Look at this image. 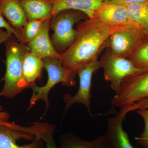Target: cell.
<instances>
[{
  "label": "cell",
  "instance_id": "1",
  "mask_svg": "<svg viewBox=\"0 0 148 148\" xmlns=\"http://www.w3.org/2000/svg\"><path fill=\"white\" fill-rule=\"evenodd\" d=\"M114 29V27L95 17L88 18L77 24L75 41L61 53L59 59L66 71L68 86L75 84L78 68L98 58Z\"/></svg>",
  "mask_w": 148,
  "mask_h": 148
},
{
  "label": "cell",
  "instance_id": "2",
  "mask_svg": "<svg viewBox=\"0 0 148 148\" xmlns=\"http://www.w3.org/2000/svg\"><path fill=\"white\" fill-rule=\"evenodd\" d=\"M3 43L5 47L6 71L3 79L4 85L0 96L13 98L25 89L22 77V61L29 50L12 34Z\"/></svg>",
  "mask_w": 148,
  "mask_h": 148
},
{
  "label": "cell",
  "instance_id": "3",
  "mask_svg": "<svg viewBox=\"0 0 148 148\" xmlns=\"http://www.w3.org/2000/svg\"><path fill=\"white\" fill-rule=\"evenodd\" d=\"M88 18L84 12L75 10L61 11L51 16L50 27L53 34L51 39L57 52L62 53L71 46L77 35L74 25Z\"/></svg>",
  "mask_w": 148,
  "mask_h": 148
},
{
  "label": "cell",
  "instance_id": "4",
  "mask_svg": "<svg viewBox=\"0 0 148 148\" xmlns=\"http://www.w3.org/2000/svg\"><path fill=\"white\" fill-rule=\"evenodd\" d=\"M100 61L104 69L105 79L110 82L111 88L116 94L119 91L125 79L148 71V68L142 69L135 66L128 58L115 55L108 48Z\"/></svg>",
  "mask_w": 148,
  "mask_h": 148
},
{
  "label": "cell",
  "instance_id": "5",
  "mask_svg": "<svg viewBox=\"0 0 148 148\" xmlns=\"http://www.w3.org/2000/svg\"><path fill=\"white\" fill-rule=\"evenodd\" d=\"M44 68L46 70L48 74L47 82L45 85L39 86L35 84L31 87L32 94L30 98L28 110L33 108L39 100H42L45 103V110L41 118L45 115L50 106L48 96L51 89L57 84L62 83L68 86L66 78V71L60 60L51 57L42 59Z\"/></svg>",
  "mask_w": 148,
  "mask_h": 148
},
{
  "label": "cell",
  "instance_id": "6",
  "mask_svg": "<svg viewBox=\"0 0 148 148\" xmlns=\"http://www.w3.org/2000/svg\"><path fill=\"white\" fill-rule=\"evenodd\" d=\"M101 68L102 65L101 61L97 58L80 66L77 69L76 73L79 77V88L77 93L73 96L67 93L63 96L66 105L63 118L70 108L77 103L84 105L87 108L90 116H95L92 114L90 107V99L92 98L90 90L92 85V77L93 74Z\"/></svg>",
  "mask_w": 148,
  "mask_h": 148
},
{
  "label": "cell",
  "instance_id": "7",
  "mask_svg": "<svg viewBox=\"0 0 148 148\" xmlns=\"http://www.w3.org/2000/svg\"><path fill=\"white\" fill-rule=\"evenodd\" d=\"M145 39L143 29L134 25L115 27L106 48L115 55L127 58Z\"/></svg>",
  "mask_w": 148,
  "mask_h": 148
},
{
  "label": "cell",
  "instance_id": "8",
  "mask_svg": "<svg viewBox=\"0 0 148 148\" xmlns=\"http://www.w3.org/2000/svg\"><path fill=\"white\" fill-rule=\"evenodd\" d=\"M148 98V71L128 77L122 83L119 91L112 101V106L120 108Z\"/></svg>",
  "mask_w": 148,
  "mask_h": 148
},
{
  "label": "cell",
  "instance_id": "9",
  "mask_svg": "<svg viewBox=\"0 0 148 148\" xmlns=\"http://www.w3.org/2000/svg\"><path fill=\"white\" fill-rule=\"evenodd\" d=\"M43 143L14 123L0 125V148H42Z\"/></svg>",
  "mask_w": 148,
  "mask_h": 148
},
{
  "label": "cell",
  "instance_id": "10",
  "mask_svg": "<svg viewBox=\"0 0 148 148\" xmlns=\"http://www.w3.org/2000/svg\"><path fill=\"white\" fill-rule=\"evenodd\" d=\"M51 17L48 16L44 20L37 36L26 46L29 51L42 59L51 57L59 60L61 53L56 50L49 36Z\"/></svg>",
  "mask_w": 148,
  "mask_h": 148
},
{
  "label": "cell",
  "instance_id": "11",
  "mask_svg": "<svg viewBox=\"0 0 148 148\" xmlns=\"http://www.w3.org/2000/svg\"><path fill=\"white\" fill-rule=\"evenodd\" d=\"M93 17L112 27L135 25L130 20L126 5H117L103 2L95 10Z\"/></svg>",
  "mask_w": 148,
  "mask_h": 148
},
{
  "label": "cell",
  "instance_id": "12",
  "mask_svg": "<svg viewBox=\"0 0 148 148\" xmlns=\"http://www.w3.org/2000/svg\"><path fill=\"white\" fill-rule=\"evenodd\" d=\"M126 116L119 113L116 116L108 119L106 135L112 148H135L130 143L128 135L123 127Z\"/></svg>",
  "mask_w": 148,
  "mask_h": 148
},
{
  "label": "cell",
  "instance_id": "13",
  "mask_svg": "<svg viewBox=\"0 0 148 148\" xmlns=\"http://www.w3.org/2000/svg\"><path fill=\"white\" fill-rule=\"evenodd\" d=\"M52 4L51 16L61 11L75 10L82 12L89 18L93 17L95 10L104 0H49Z\"/></svg>",
  "mask_w": 148,
  "mask_h": 148
},
{
  "label": "cell",
  "instance_id": "14",
  "mask_svg": "<svg viewBox=\"0 0 148 148\" xmlns=\"http://www.w3.org/2000/svg\"><path fill=\"white\" fill-rule=\"evenodd\" d=\"M43 62L42 58L28 51L22 61V77L25 89L31 88L41 77Z\"/></svg>",
  "mask_w": 148,
  "mask_h": 148
},
{
  "label": "cell",
  "instance_id": "15",
  "mask_svg": "<svg viewBox=\"0 0 148 148\" xmlns=\"http://www.w3.org/2000/svg\"><path fill=\"white\" fill-rule=\"evenodd\" d=\"M0 13L16 30L21 31L28 21L19 0H0Z\"/></svg>",
  "mask_w": 148,
  "mask_h": 148
},
{
  "label": "cell",
  "instance_id": "16",
  "mask_svg": "<svg viewBox=\"0 0 148 148\" xmlns=\"http://www.w3.org/2000/svg\"><path fill=\"white\" fill-rule=\"evenodd\" d=\"M28 21L40 20L51 16L52 5L49 0H19Z\"/></svg>",
  "mask_w": 148,
  "mask_h": 148
},
{
  "label": "cell",
  "instance_id": "17",
  "mask_svg": "<svg viewBox=\"0 0 148 148\" xmlns=\"http://www.w3.org/2000/svg\"><path fill=\"white\" fill-rule=\"evenodd\" d=\"M22 128L24 131L42 140L45 143L46 148H59L54 140L55 125L46 122H36L30 126H22Z\"/></svg>",
  "mask_w": 148,
  "mask_h": 148
},
{
  "label": "cell",
  "instance_id": "18",
  "mask_svg": "<svg viewBox=\"0 0 148 148\" xmlns=\"http://www.w3.org/2000/svg\"><path fill=\"white\" fill-rule=\"evenodd\" d=\"M126 6L130 20L142 29L144 22L148 17V1L133 3Z\"/></svg>",
  "mask_w": 148,
  "mask_h": 148
},
{
  "label": "cell",
  "instance_id": "19",
  "mask_svg": "<svg viewBox=\"0 0 148 148\" xmlns=\"http://www.w3.org/2000/svg\"><path fill=\"white\" fill-rule=\"evenodd\" d=\"M59 141V148H94L93 141L82 140L72 133L61 135Z\"/></svg>",
  "mask_w": 148,
  "mask_h": 148
},
{
  "label": "cell",
  "instance_id": "20",
  "mask_svg": "<svg viewBox=\"0 0 148 148\" xmlns=\"http://www.w3.org/2000/svg\"><path fill=\"white\" fill-rule=\"evenodd\" d=\"M127 58L138 68L148 69V42L143 41Z\"/></svg>",
  "mask_w": 148,
  "mask_h": 148
},
{
  "label": "cell",
  "instance_id": "21",
  "mask_svg": "<svg viewBox=\"0 0 148 148\" xmlns=\"http://www.w3.org/2000/svg\"><path fill=\"white\" fill-rule=\"evenodd\" d=\"M45 18L28 21L21 30L22 44L26 46L34 39L38 34L43 21Z\"/></svg>",
  "mask_w": 148,
  "mask_h": 148
},
{
  "label": "cell",
  "instance_id": "22",
  "mask_svg": "<svg viewBox=\"0 0 148 148\" xmlns=\"http://www.w3.org/2000/svg\"><path fill=\"white\" fill-rule=\"evenodd\" d=\"M137 112L144 120L145 129L140 136L135 139L143 148H148V108L140 109Z\"/></svg>",
  "mask_w": 148,
  "mask_h": 148
},
{
  "label": "cell",
  "instance_id": "23",
  "mask_svg": "<svg viewBox=\"0 0 148 148\" xmlns=\"http://www.w3.org/2000/svg\"><path fill=\"white\" fill-rule=\"evenodd\" d=\"M147 108H148V98L140 100L129 106L121 108L120 110L119 113L126 115L130 112Z\"/></svg>",
  "mask_w": 148,
  "mask_h": 148
},
{
  "label": "cell",
  "instance_id": "24",
  "mask_svg": "<svg viewBox=\"0 0 148 148\" xmlns=\"http://www.w3.org/2000/svg\"><path fill=\"white\" fill-rule=\"evenodd\" d=\"M4 28L6 29V31L14 35L17 40L21 42L22 32L21 30H16L12 27L8 21L5 19L4 17L0 13V29Z\"/></svg>",
  "mask_w": 148,
  "mask_h": 148
},
{
  "label": "cell",
  "instance_id": "25",
  "mask_svg": "<svg viewBox=\"0 0 148 148\" xmlns=\"http://www.w3.org/2000/svg\"><path fill=\"white\" fill-rule=\"evenodd\" d=\"M94 148H112L106 135H101L93 141Z\"/></svg>",
  "mask_w": 148,
  "mask_h": 148
},
{
  "label": "cell",
  "instance_id": "26",
  "mask_svg": "<svg viewBox=\"0 0 148 148\" xmlns=\"http://www.w3.org/2000/svg\"><path fill=\"white\" fill-rule=\"evenodd\" d=\"M148 0H104L105 2L117 5H127L133 3L143 2Z\"/></svg>",
  "mask_w": 148,
  "mask_h": 148
},
{
  "label": "cell",
  "instance_id": "27",
  "mask_svg": "<svg viewBox=\"0 0 148 148\" xmlns=\"http://www.w3.org/2000/svg\"><path fill=\"white\" fill-rule=\"evenodd\" d=\"M10 117V115L8 112L0 111V125L9 121Z\"/></svg>",
  "mask_w": 148,
  "mask_h": 148
},
{
  "label": "cell",
  "instance_id": "28",
  "mask_svg": "<svg viewBox=\"0 0 148 148\" xmlns=\"http://www.w3.org/2000/svg\"><path fill=\"white\" fill-rule=\"evenodd\" d=\"M10 36V34L7 31L0 29V44L3 43Z\"/></svg>",
  "mask_w": 148,
  "mask_h": 148
},
{
  "label": "cell",
  "instance_id": "29",
  "mask_svg": "<svg viewBox=\"0 0 148 148\" xmlns=\"http://www.w3.org/2000/svg\"><path fill=\"white\" fill-rule=\"evenodd\" d=\"M142 29L145 35V38H148V17L144 22L142 27Z\"/></svg>",
  "mask_w": 148,
  "mask_h": 148
},
{
  "label": "cell",
  "instance_id": "30",
  "mask_svg": "<svg viewBox=\"0 0 148 148\" xmlns=\"http://www.w3.org/2000/svg\"><path fill=\"white\" fill-rule=\"evenodd\" d=\"M3 110V107L2 106L0 105V111H2Z\"/></svg>",
  "mask_w": 148,
  "mask_h": 148
}]
</instances>
